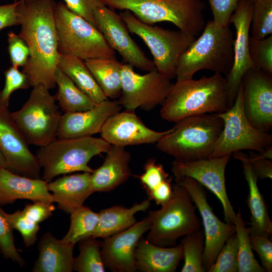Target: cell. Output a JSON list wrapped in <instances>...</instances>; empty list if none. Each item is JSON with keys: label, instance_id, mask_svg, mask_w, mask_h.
<instances>
[{"label": "cell", "instance_id": "19", "mask_svg": "<svg viewBox=\"0 0 272 272\" xmlns=\"http://www.w3.org/2000/svg\"><path fill=\"white\" fill-rule=\"evenodd\" d=\"M151 225L148 216L128 229L104 239L101 254L105 266L114 272L136 271L135 249Z\"/></svg>", "mask_w": 272, "mask_h": 272}, {"label": "cell", "instance_id": "20", "mask_svg": "<svg viewBox=\"0 0 272 272\" xmlns=\"http://www.w3.org/2000/svg\"><path fill=\"white\" fill-rule=\"evenodd\" d=\"M172 129L164 131L153 130L147 126L134 111L126 110L109 117L100 133L101 138L110 145L125 147L156 144Z\"/></svg>", "mask_w": 272, "mask_h": 272}, {"label": "cell", "instance_id": "39", "mask_svg": "<svg viewBox=\"0 0 272 272\" xmlns=\"http://www.w3.org/2000/svg\"><path fill=\"white\" fill-rule=\"evenodd\" d=\"M5 84L0 91V105L8 108L11 96L19 89H26L30 87L26 74L18 67L11 65L4 72Z\"/></svg>", "mask_w": 272, "mask_h": 272}, {"label": "cell", "instance_id": "27", "mask_svg": "<svg viewBox=\"0 0 272 272\" xmlns=\"http://www.w3.org/2000/svg\"><path fill=\"white\" fill-rule=\"evenodd\" d=\"M75 244L58 240L50 232L45 233L38 245L39 255L33 272H71L74 270Z\"/></svg>", "mask_w": 272, "mask_h": 272}, {"label": "cell", "instance_id": "23", "mask_svg": "<svg viewBox=\"0 0 272 272\" xmlns=\"http://www.w3.org/2000/svg\"><path fill=\"white\" fill-rule=\"evenodd\" d=\"M102 165L91 173L93 191L108 192L125 182L131 175V155L124 147L111 145Z\"/></svg>", "mask_w": 272, "mask_h": 272}, {"label": "cell", "instance_id": "1", "mask_svg": "<svg viewBox=\"0 0 272 272\" xmlns=\"http://www.w3.org/2000/svg\"><path fill=\"white\" fill-rule=\"evenodd\" d=\"M17 14L20 32L30 50L23 72L30 86L41 84L48 89L56 86L55 71L60 54L55 24L56 3L53 0L18 1Z\"/></svg>", "mask_w": 272, "mask_h": 272}, {"label": "cell", "instance_id": "15", "mask_svg": "<svg viewBox=\"0 0 272 272\" xmlns=\"http://www.w3.org/2000/svg\"><path fill=\"white\" fill-rule=\"evenodd\" d=\"M94 14L97 28L110 47L121 56L123 63L147 72L155 67L153 61L130 36L120 15L105 5L96 9Z\"/></svg>", "mask_w": 272, "mask_h": 272}, {"label": "cell", "instance_id": "11", "mask_svg": "<svg viewBox=\"0 0 272 272\" xmlns=\"http://www.w3.org/2000/svg\"><path fill=\"white\" fill-rule=\"evenodd\" d=\"M218 114L223 120V128L211 158L244 150L260 153L272 145L271 134L254 128L246 118L241 85L233 105Z\"/></svg>", "mask_w": 272, "mask_h": 272}, {"label": "cell", "instance_id": "53", "mask_svg": "<svg viewBox=\"0 0 272 272\" xmlns=\"http://www.w3.org/2000/svg\"><path fill=\"white\" fill-rule=\"evenodd\" d=\"M250 1H251L253 3H254L258 0H250Z\"/></svg>", "mask_w": 272, "mask_h": 272}, {"label": "cell", "instance_id": "12", "mask_svg": "<svg viewBox=\"0 0 272 272\" xmlns=\"http://www.w3.org/2000/svg\"><path fill=\"white\" fill-rule=\"evenodd\" d=\"M121 92L118 100L126 110L150 111L162 105L173 83L155 67L147 74L136 73L132 66L123 63Z\"/></svg>", "mask_w": 272, "mask_h": 272}, {"label": "cell", "instance_id": "50", "mask_svg": "<svg viewBox=\"0 0 272 272\" xmlns=\"http://www.w3.org/2000/svg\"><path fill=\"white\" fill-rule=\"evenodd\" d=\"M19 2L0 5V31L13 26L19 25L17 7Z\"/></svg>", "mask_w": 272, "mask_h": 272}, {"label": "cell", "instance_id": "17", "mask_svg": "<svg viewBox=\"0 0 272 272\" xmlns=\"http://www.w3.org/2000/svg\"><path fill=\"white\" fill-rule=\"evenodd\" d=\"M29 145L11 112L0 105V147L8 169L22 176L39 179L41 168Z\"/></svg>", "mask_w": 272, "mask_h": 272}, {"label": "cell", "instance_id": "48", "mask_svg": "<svg viewBox=\"0 0 272 272\" xmlns=\"http://www.w3.org/2000/svg\"><path fill=\"white\" fill-rule=\"evenodd\" d=\"M251 167L257 176L261 179L272 178V162L271 160L261 157L259 154L252 153L248 156Z\"/></svg>", "mask_w": 272, "mask_h": 272}, {"label": "cell", "instance_id": "52", "mask_svg": "<svg viewBox=\"0 0 272 272\" xmlns=\"http://www.w3.org/2000/svg\"><path fill=\"white\" fill-rule=\"evenodd\" d=\"M0 168H7V162L4 153L0 147Z\"/></svg>", "mask_w": 272, "mask_h": 272}, {"label": "cell", "instance_id": "46", "mask_svg": "<svg viewBox=\"0 0 272 272\" xmlns=\"http://www.w3.org/2000/svg\"><path fill=\"white\" fill-rule=\"evenodd\" d=\"M63 1L70 10L97 27L94 13L96 9L105 5L102 0Z\"/></svg>", "mask_w": 272, "mask_h": 272}, {"label": "cell", "instance_id": "42", "mask_svg": "<svg viewBox=\"0 0 272 272\" xmlns=\"http://www.w3.org/2000/svg\"><path fill=\"white\" fill-rule=\"evenodd\" d=\"M144 169V173L139 177L147 193L156 188L164 180L170 177L163 165L157 163L155 159H148L145 164Z\"/></svg>", "mask_w": 272, "mask_h": 272}, {"label": "cell", "instance_id": "51", "mask_svg": "<svg viewBox=\"0 0 272 272\" xmlns=\"http://www.w3.org/2000/svg\"><path fill=\"white\" fill-rule=\"evenodd\" d=\"M260 156L265 159H272V146L266 148L262 152L259 153Z\"/></svg>", "mask_w": 272, "mask_h": 272}, {"label": "cell", "instance_id": "2", "mask_svg": "<svg viewBox=\"0 0 272 272\" xmlns=\"http://www.w3.org/2000/svg\"><path fill=\"white\" fill-rule=\"evenodd\" d=\"M229 108L227 79L215 73L198 80H177L162 104L160 114L165 120L176 122L195 115L222 113Z\"/></svg>", "mask_w": 272, "mask_h": 272}, {"label": "cell", "instance_id": "16", "mask_svg": "<svg viewBox=\"0 0 272 272\" xmlns=\"http://www.w3.org/2000/svg\"><path fill=\"white\" fill-rule=\"evenodd\" d=\"M243 110L249 123L269 133L272 128V74L255 67L242 77Z\"/></svg>", "mask_w": 272, "mask_h": 272}, {"label": "cell", "instance_id": "28", "mask_svg": "<svg viewBox=\"0 0 272 272\" xmlns=\"http://www.w3.org/2000/svg\"><path fill=\"white\" fill-rule=\"evenodd\" d=\"M150 206V200L145 199L129 208L114 206L101 210L99 213L97 227L92 237L104 239L128 229L136 223L135 214L146 211Z\"/></svg>", "mask_w": 272, "mask_h": 272}, {"label": "cell", "instance_id": "21", "mask_svg": "<svg viewBox=\"0 0 272 272\" xmlns=\"http://www.w3.org/2000/svg\"><path fill=\"white\" fill-rule=\"evenodd\" d=\"M122 108L117 100L108 99L89 110L64 112L61 116L57 138H79L100 133L106 120L120 111Z\"/></svg>", "mask_w": 272, "mask_h": 272}, {"label": "cell", "instance_id": "9", "mask_svg": "<svg viewBox=\"0 0 272 272\" xmlns=\"http://www.w3.org/2000/svg\"><path fill=\"white\" fill-rule=\"evenodd\" d=\"M119 15L129 32L139 36L147 45L156 69L170 80L176 78L179 58L195 37L180 30L166 29L144 23L128 10H123Z\"/></svg>", "mask_w": 272, "mask_h": 272}, {"label": "cell", "instance_id": "41", "mask_svg": "<svg viewBox=\"0 0 272 272\" xmlns=\"http://www.w3.org/2000/svg\"><path fill=\"white\" fill-rule=\"evenodd\" d=\"M6 215L12 229L18 230L21 233L25 246L33 245L37 240L39 224L27 217L21 210H18L13 214L6 213Z\"/></svg>", "mask_w": 272, "mask_h": 272}, {"label": "cell", "instance_id": "26", "mask_svg": "<svg viewBox=\"0 0 272 272\" xmlns=\"http://www.w3.org/2000/svg\"><path fill=\"white\" fill-rule=\"evenodd\" d=\"M182 257L183 247L181 244L163 247L142 238L135 251L137 269L143 272H174Z\"/></svg>", "mask_w": 272, "mask_h": 272}, {"label": "cell", "instance_id": "32", "mask_svg": "<svg viewBox=\"0 0 272 272\" xmlns=\"http://www.w3.org/2000/svg\"><path fill=\"white\" fill-rule=\"evenodd\" d=\"M233 224L238 250V272H265L254 256L249 240L250 230L245 226L240 209L235 214Z\"/></svg>", "mask_w": 272, "mask_h": 272}, {"label": "cell", "instance_id": "54", "mask_svg": "<svg viewBox=\"0 0 272 272\" xmlns=\"http://www.w3.org/2000/svg\"><path fill=\"white\" fill-rule=\"evenodd\" d=\"M14 2H17V1H24V0H14Z\"/></svg>", "mask_w": 272, "mask_h": 272}, {"label": "cell", "instance_id": "35", "mask_svg": "<svg viewBox=\"0 0 272 272\" xmlns=\"http://www.w3.org/2000/svg\"><path fill=\"white\" fill-rule=\"evenodd\" d=\"M201 230L184 236L181 240L184 259L181 272L206 271L202 265L205 236Z\"/></svg>", "mask_w": 272, "mask_h": 272}, {"label": "cell", "instance_id": "5", "mask_svg": "<svg viewBox=\"0 0 272 272\" xmlns=\"http://www.w3.org/2000/svg\"><path fill=\"white\" fill-rule=\"evenodd\" d=\"M112 10H128L142 22L153 25L168 22L196 37L206 23L200 0H102Z\"/></svg>", "mask_w": 272, "mask_h": 272}, {"label": "cell", "instance_id": "40", "mask_svg": "<svg viewBox=\"0 0 272 272\" xmlns=\"http://www.w3.org/2000/svg\"><path fill=\"white\" fill-rule=\"evenodd\" d=\"M6 213L0 208V251L3 257L17 262L21 266L25 265L14 244V237Z\"/></svg>", "mask_w": 272, "mask_h": 272}, {"label": "cell", "instance_id": "10", "mask_svg": "<svg viewBox=\"0 0 272 272\" xmlns=\"http://www.w3.org/2000/svg\"><path fill=\"white\" fill-rule=\"evenodd\" d=\"M56 102L49 89L39 84L21 108L11 113L29 145L41 147L57 138L62 114Z\"/></svg>", "mask_w": 272, "mask_h": 272}, {"label": "cell", "instance_id": "7", "mask_svg": "<svg viewBox=\"0 0 272 272\" xmlns=\"http://www.w3.org/2000/svg\"><path fill=\"white\" fill-rule=\"evenodd\" d=\"M196 209L185 188L175 182L168 202L158 210L149 212L151 225L146 239L160 246L176 245L179 238L201 229Z\"/></svg>", "mask_w": 272, "mask_h": 272}, {"label": "cell", "instance_id": "49", "mask_svg": "<svg viewBox=\"0 0 272 272\" xmlns=\"http://www.w3.org/2000/svg\"><path fill=\"white\" fill-rule=\"evenodd\" d=\"M171 178L164 180L156 188L147 193L149 200H154L158 205L163 206L171 199L173 194Z\"/></svg>", "mask_w": 272, "mask_h": 272}, {"label": "cell", "instance_id": "29", "mask_svg": "<svg viewBox=\"0 0 272 272\" xmlns=\"http://www.w3.org/2000/svg\"><path fill=\"white\" fill-rule=\"evenodd\" d=\"M84 62L107 99L118 98L121 92L123 63L116 58L88 59Z\"/></svg>", "mask_w": 272, "mask_h": 272}, {"label": "cell", "instance_id": "14", "mask_svg": "<svg viewBox=\"0 0 272 272\" xmlns=\"http://www.w3.org/2000/svg\"><path fill=\"white\" fill-rule=\"evenodd\" d=\"M175 182L185 188L201 216L205 236L202 265L208 271L226 241L235 233V226L223 222L217 217L208 202L203 186L197 181L184 177L176 179Z\"/></svg>", "mask_w": 272, "mask_h": 272}, {"label": "cell", "instance_id": "36", "mask_svg": "<svg viewBox=\"0 0 272 272\" xmlns=\"http://www.w3.org/2000/svg\"><path fill=\"white\" fill-rule=\"evenodd\" d=\"M253 3L250 36L263 39L272 34V0H258Z\"/></svg>", "mask_w": 272, "mask_h": 272}, {"label": "cell", "instance_id": "18", "mask_svg": "<svg viewBox=\"0 0 272 272\" xmlns=\"http://www.w3.org/2000/svg\"><path fill=\"white\" fill-rule=\"evenodd\" d=\"M253 6L250 0H240L229 21V24L232 23L236 29L233 63L229 73L225 77L229 108L234 104L244 75L249 70L256 67L249 54V32Z\"/></svg>", "mask_w": 272, "mask_h": 272}, {"label": "cell", "instance_id": "24", "mask_svg": "<svg viewBox=\"0 0 272 272\" xmlns=\"http://www.w3.org/2000/svg\"><path fill=\"white\" fill-rule=\"evenodd\" d=\"M91 176V173L83 172L64 175L48 182V189L52 192L59 209L70 214L83 206L86 199L94 193Z\"/></svg>", "mask_w": 272, "mask_h": 272}, {"label": "cell", "instance_id": "31", "mask_svg": "<svg viewBox=\"0 0 272 272\" xmlns=\"http://www.w3.org/2000/svg\"><path fill=\"white\" fill-rule=\"evenodd\" d=\"M55 78L58 89L54 97L58 106L64 112L86 111L96 105V103L58 67L55 71Z\"/></svg>", "mask_w": 272, "mask_h": 272}, {"label": "cell", "instance_id": "13", "mask_svg": "<svg viewBox=\"0 0 272 272\" xmlns=\"http://www.w3.org/2000/svg\"><path fill=\"white\" fill-rule=\"evenodd\" d=\"M231 154L191 161L174 160L171 171L175 179L190 177L210 190L220 200L226 222L233 224L235 212L227 193L225 169Z\"/></svg>", "mask_w": 272, "mask_h": 272}, {"label": "cell", "instance_id": "44", "mask_svg": "<svg viewBox=\"0 0 272 272\" xmlns=\"http://www.w3.org/2000/svg\"><path fill=\"white\" fill-rule=\"evenodd\" d=\"M249 240L252 250L258 255L265 271H272V242L269 237L263 234L250 233Z\"/></svg>", "mask_w": 272, "mask_h": 272}, {"label": "cell", "instance_id": "37", "mask_svg": "<svg viewBox=\"0 0 272 272\" xmlns=\"http://www.w3.org/2000/svg\"><path fill=\"white\" fill-rule=\"evenodd\" d=\"M238 250L236 233L226 241L208 272H238Z\"/></svg>", "mask_w": 272, "mask_h": 272}, {"label": "cell", "instance_id": "45", "mask_svg": "<svg viewBox=\"0 0 272 272\" xmlns=\"http://www.w3.org/2000/svg\"><path fill=\"white\" fill-rule=\"evenodd\" d=\"M240 0H209L214 23L219 27L229 25V21Z\"/></svg>", "mask_w": 272, "mask_h": 272}, {"label": "cell", "instance_id": "8", "mask_svg": "<svg viewBox=\"0 0 272 272\" xmlns=\"http://www.w3.org/2000/svg\"><path fill=\"white\" fill-rule=\"evenodd\" d=\"M55 24L60 54L72 55L85 60L116 58L97 27L70 10L63 2L56 3Z\"/></svg>", "mask_w": 272, "mask_h": 272}, {"label": "cell", "instance_id": "22", "mask_svg": "<svg viewBox=\"0 0 272 272\" xmlns=\"http://www.w3.org/2000/svg\"><path fill=\"white\" fill-rule=\"evenodd\" d=\"M48 182L0 168V206L12 203L18 199L52 203L54 202L47 187Z\"/></svg>", "mask_w": 272, "mask_h": 272}, {"label": "cell", "instance_id": "4", "mask_svg": "<svg viewBox=\"0 0 272 272\" xmlns=\"http://www.w3.org/2000/svg\"><path fill=\"white\" fill-rule=\"evenodd\" d=\"M234 41L229 25L219 27L213 20L208 21L200 36L180 56L176 72L177 80L192 79L201 70L226 77L233 63Z\"/></svg>", "mask_w": 272, "mask_h": 272}, {"label": "cell", "instance_id": "6", "mask_svg": "<svg viewBox=\"0 0 272 272\" xmlns=\"http://www.w3.org/2000/svg\"><path fill=\"white\" fill-rule=\"evenodd\" d=\"M111 145L102 138L87 137L79 138H56L39 147L36 157L43 169L42 179L47 182L56 176L75 172L92 173L88 166L95 156L106 153Z\"/></svg>", "mask_w": 272, "mask_h": 272}, {"label": "cell", "instance_id": "25", "mask_svg": "<svg viewBox=\"0 0 272 272\" xmlns=\"http://www.w3.org/2000/svg\"><path fill=\"white\" fill-rule=\"evenodd\" d=\"M233 158L239 160L247 182L249 192L246 203L250 217L249 225L250 232L263 234L270 237L272 234V222L268 214L266 205L258 186V177L253 171L249 162L248 156L237 151L232 153Z\"/></svg>", "mask_w": 272, "mask_h": 272}, {"label": "cell", "instance_id": "3", "mask_svg": "<svg viewBox=\"0 0 272 272\" xmlns=\"http://www.w3.org/2000/svg\"><path fill=\"white\" fill-rule=\"evenodd\" d=\"M218 113L185 117L175 122L172 130L156 144L175 160L191 161L211 158L223 128Z\"/></svg>", "mask_w": 272, "mask_h": 272}, {"label": "cell", "instance_id": "33", "mask_svg": "<svg viewBox=\"0 0 272 272\" xmlns=\"http://www.w3.org/2000/svg\"><path fill=\"white\" fill-rule=\"evenodd\" d=\"M70 214L69 230L61 240L64 242L76 244L84 239L92 237L98 225L99 214L83 206Z\"/></svg>", "mask_w": 272, "mask_h": 272}, {"label": "cell", "instance_id": "38", "mask_svg": "<svg viewBox=\"0 0 272 272\" xmlns=\"http://www.w3.org/2000/svg\"><path fill=\"white\" fill-rule=\"evenodd\" d=\"M249 54L256 67L272 74V35L260 39L250 36Z\"/></svg>", "mask_w": 272, "mask_h": 272}, {"label": "cell", "instance_id": "47", "mask_svg": "<svg viewBox=\"0 0 272 272\" xmlns=\"http://www.w3.org/2000/svg\"><path fill=\"white\" fill-rule=\"evenodd\" d=\"M54 210L52 203L36 201L26 205L22 212L27 217L39 224L49 218Z\"/></svg>", "mask_w": 272, "mask_h": 272}, {"label": "cell", "instance_id": "43", "mask_svg": "<svg viewBox=\"0 0 272 272\" xmlns=\"http://www.w3.org/2000/svg\"><path fill=\"white\" fill-rule=\"evenodd\" d=\"M8 50L12 65L24 67L30 55L26 41L13 31L8 33Z\"/></svg>", "mask_w": 272, "mask_h": 272}, {"label": "cell", "instance_id": "34", "mask_svg": "<svg viewBox=\"0 0 272 272\" xmlns=\"http://www.w3.org/2000/svg\"><path fill=\"white\" fill-rule=\"evenodd\" d=\"M101 242L90 237L79 242L80 253L74 258V270L78 272H104L101 254Z\"/></svg>", "mask_w": 272, "mask_h": 272}, {"label": "cell", "instance_id": "30", "mask_svg": "<svg viewBox=\"0 0 272 272\" xmlns=\"http://www.w3.org/2000/svg\"><path fill=\"white\" fill-rule=\"evenodd\" d=\"M57 67L95 103L108 99L84 60L72 55L60 54Z\"/></svg>", "mask_w": 272, "mask_h": 272}]
</instances>
